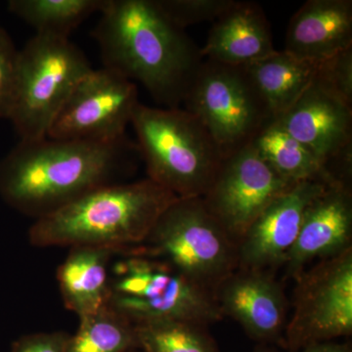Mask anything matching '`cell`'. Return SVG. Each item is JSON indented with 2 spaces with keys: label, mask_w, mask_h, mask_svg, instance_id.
Returning a JSON list of instances; mask_svg holds the SVG:
<instances>
[{
  "label": "cell",
  "mask_w": 352,
  "mask_h": 352,
  "mask_svg": "<svg viewBox=\"0 0 352 352\" xmlns=\"http://www.w3.org/2000/svg\"><path fill=\"white\" fill-rule=\"evenodd\" d=\"M92 36L103 67L146 88L164 108H179L204 61L201 48L157 0H105Z\"/></svg>",
  "instance_id": "cell-1"
},
{
  "label": "cell",
  "mask_w": 352,
  "mask_h": 352,
  "mask_svg": "<svg viewBox=\"0 0 352 352\" xmlns=\"http://www.w3.org/2000/svg\"><path fill=\"white\" fill-rule=\"evenodd\" d=\"M138 144L46 138L20 140L0 161V196L22 214L39 219L135 164Z\"/></svg>",
  "instance_id": "cell-2"
},
{
  "label": "cell",
  "mask_w": 352,
  "mask_h": 352,
  "mask_svg": "<svg viewBox=\"0 0 352 352\" xmlns=\"http://www.w3.org/2000/svg\"><path fill=\"white\" fill-rule=\"evenodd\" d=\"M178 199L149 178L90 190L36 219L29 230L34 247L88 245L116 252L140 247L164 210Z\"/></svg>",
  "instance_id": "cell-3"
},
{
  "label": "cell",
  "mask_w": 352,
  "mask_h": 352,
  "mask_svg": "<svg viewBox=\"0 0 352 352\" xmlns=\"http://www.w3.org/2000/svg\"><path fill=\"white\" fill-rule=\"evenodd\" d=\"M131 126L148 177L177 198H201L224 156L200 120L182 108H155L139 102Z\"/></svg>",
  "instance_id": "cell-4"
},
{
  "label": "cell",
  "mask_w": 352,
  "mask_h": 352,
  "mask_svg": "<svg viewBox=\"0 0 352 352\" xmlns=\"http://www.w3.org/2000/svg\"><path fill=\"white\" fill-rule=\"evenodd\" d=\"M110 266L109 307L134 325L159 320H221L214 292L192 281L173 264L138 248L117 252Z\"/></svg>",
  "instance_id": "cell-5"
},
{
  "label": "cell",
  "mask_w": 352,
  "mask_h": 352,
  "mask_svg": "<svg viewBox=\"0 0 352 352\" xmlns=\"http://www.w3.org/2000/svg\"><path fill=\"white\" fill-rule=\"evenodd\" d=\"M92 69L83 51L69 38L34 34L19 50L8 119L20 140L46 138L74 88Z\"/></svg>",
  "instance_id": "cell-6"
},
{
  "label": "cell",
  "mask_w": 352,
  "mask_h": 352,
  "mask_svg": "<svg viewBox=\"0 0 352 352\" xmlns=\"http://www.w3.org/2000/svg\"><path fill=\"white\" fill-rule=\"evenodd\" d=\"M138 248L212 292L239 266L237 244L201 198L176 199Z\"/></svg>",
  "instance_id": "cell-7"
},
{
  "label": "cell",
  "mask_w": 352,
  "mask_h": 352,
  "mask_svg": "<svg viewBox=\"0 0 352 352\" xmlns=\"http://www.w3.org/2000/svg\"><path fill=\"white\" fill-rule=\"evenodd\" d=\"M183 104L224 157L242 149L274 120L244 66L204 59Z\"/></svg>",
  "instance_id": "cell-8"
},
{
  "label": "cell",
  "mask_w": 352,
  "mask_h": 352,
  "mask_svg": "<svg viewBox=\"0 0 352 352\" xmlns=\"http://www.w3.org/2000/svg\"><path fill=\"white\" fill-rule=\"evenodd\" d=\"M281 346L288 352L352 333V248L323 259L295 280Z\"/></svg>",
  "instance_id": "cell-9"
},
{
  "label": "cell",
  "mask_w": 352,
  "mask_h": 352,
  "mask_svg": "<svg viewBox=\"0 0 352 352\" xmlns=\"http://www.w3.org/2000/svg\"><path fill=\"white\" fill-rule=\"evenodd\" d=\"M138 104L135 83L105 67L92 69L69 94L47 138L91 142L120 140L126 138Z\"/></svg>",
  "instance_id": "cell-10"
},
{
  "label": "cell",
  "mask_w": 352,
  "mask_h": 352,
  "mask_svg": "<svg viewBox=\"0 0 352 352\" xmlns=\"http://www.w3.org/2000/svg\"><path fill=\"white\" fill-rule=\"evenodd\" d=\"M294 184L278 175L250 143L224 157L201 199L238 245L264 208Z\"/></svg>",
  "instance_id": "cell-11"
},
{
  "label": "cell",
  "mask_w": 352,
  "mask_h": 352,
  "mask_svg": "<svg viewBox=\"0 0 352 352\" xmlns=\"http://www.w3.org/2000/svg\"><path fill=\"white\" fill-rule=\"evenodd\" d=\"M328 185L319 180L298 182L271 201L238 244V268L272 271L283 266L308 207Z\"/></svg>",
  "instance_id": "cell-12"
},
{
  "label": "cell",
  "mask_w": 352,
  "mask_h": 352,
  "mask_svg": "<svg viewBox=\"0 0 352 352\" xmlns=\"http://www.w3.org/2000/svg\"><path fill=\"white\" fill-rule=\"evenodd\" d=\"M222 318L230 317L259 344H281L289 300L270 271L237 268L214 289Z\"/></svg>",
  "instance_id": "cell-13"
},
{
  "label": "cell",
  "mask_w": 352,
  "mask_h": 352,
  "mask_svg": "<svg viewBox=\"0 0 352 352\" xmlns=\"http://www.w3.org/2000/svg\"><path fill=\"white\" fill-rule=\"evenodd\" d=\"M351 186L329 184L305 212L298 239L285 261V274L295 281L314 263L351 249Z\"/></svg>",
  "instance_id": "cell-14"
},
{
  "label": "cell",
  "mask_w": 352,
  "mask_h": 352,
  "mask_svg": "<svg viewBox=\"0 0 352 352\" xmlns=\"http://www.w3.org/2000/svg\"><path fill=\"white\" fill-rule=\"evenodd\" d=\"M276 122L323 163L352 150V106L314 78Z\"/></svg>",
  "instance_id": "cell-15"
},
{
  "label": "cell",
  "mask_w": 352,
  "mask_h": 352,
  "mask_svg": "<svg viewBox=\"0 0 352 352\" xmlns=\"http://www.w3.org/2000/svg\"><path fill=\"white\" fill-rule=\"evenodd\" d=\"M352 47L351 0H308L289 20L285 51L319 64Z\"/></svg>",
  "instance_id": "cell-16"
},
{
  "label": "cell",
  "mask_w": 352,
  "mask_h": 352,
  "mask_svg": "<svg viewBox=\"0 0 352 352\" xmlns=\"http://www.w3.org/2000/svg\"><path fill=\"white\" fill-rule=\"evenodd\" d=\"M272 32L263 8L256 2L235 0L212 23L204 59L231 66H245L274 53Z\"/></svg>",
  "instance_id": "cell-17"
},
{
  "label": "cell",
  "mask_w": 352,
  "mask_h": 352,
  "mask_svg": "<svg viewBox=\"0 0 352 352\" xmlns=\"http://www.w3.org/2000/svg\"><path fill=\"white\" fill-rule=\"evenodd\" d=\"M116 254L105 248H69L68 256L58 268L57 280L65 307L78 318L107 305L110 263Z\"/></svg>",
  "instance_id": "cell-18"
},
{
  "label": "cell",
  "mask_w": 352,
  "mask_h": 352,
  "mask_svg": "<svg viewBox=\"0 0 352 352\" xmlns=\"http://www.w3.org/2000/svg\"><path fill=\"white\" fill-rule=\"evenodd\" d=\"M274 120L289 110L314 82L318 64L275 51L244 66Z\"/></svg>",
  "instance_id": "cell-19"
},
{
  "label": "cell",
  "mask_w": 352,
  "mask_h": 352,
  "mask_svg": "<svg viewBox=\"0 0 352 352\" xmlns=\"http://www.w3.org/2000/svg\"><path fill=\"white\" fill-rule=\"evenodd\" d=\"M251 144L278 175L292 183L319 180L333 184L314 153L273 120L252 138Z\"/></svg>",
  "instance_id": "cell-20"
},
{
  "label": "cell",
  "mask_w": 352,
  "mask_h": 352,
  "mask_svg": "<svg viewBox=\"0 0 352 352\" xmlns=\"http://www.w3.org/2000/svg\"><path fill=\"white\" fill-rule=\"evenodd\" d=\"M104 3L105 0H10L8 9L36 34L69 38L78 25L100 12Z\"/></svg>",
  "instance_id": "cell-21"
},
{
  "label": "cell",
  "mask_w": 352,
  "mask_h": 352,
  "mask_svg": "<svg viewBox=\"0 0 352 352\" xmlns=\"http://www.w3.org/2000/svg\"><path fill=\"white\" fill-rule=\"evenodd\" d=\"M132 349H139L135 325L107 305L80 317L78 331L69 336L66 352H126Z\"/></svg>",
  "instance_id": "cell-22"
},
{
  "label": "cell",
  "mask_w": 352,
  "mask_h": 352,
  "mask_svg": "<svg viewBox=\"0 0 352 352\" xmlns=\"http://www.w3.org/2000/svg\"><path fill=\"white\" fill-rule=\"evenodd\" d=\"M143 352H220L208 326L191 321L159 320L135 325Z\"/></svg>",
  "instance_id": "cell-23"
},
{
  "label": "cell",
  "mask_w": 352,
  "mask_h": 352,
  "mask_svg": "<svg viewBox=\"0 0 352 352\" xmlns=\"http://www.w3.org/2000/svg\"><path fill=\"white\" fill-rule=\"evenodd\" d=\"M235 0H157L173 24L185 30L200 23H214Z\"/></svg>",
  "instance_id": "cell-24"
},
{
  "label": "cell",
  "mask_w": 352,
  "mask_h": 352,
  "mask_svg": "<svg viewBox=\"0 0 352 352\" xmlns=\"http://www.w3.org/2000/svg\"><path fill=\"white\" fill-rule=\"evenodd\" d=\"M315 78L352 106V47L319 63Z\"/></svg>",
  "instance_id": "cell-25"
},
{
  "label": "cell",
  "mask_w": 352,
  "mask_h": 352,
  "mask_svg": "<svg viewBox=\"0 0 352 352\" xmlns=\"http://www.w3.org/2000/svg\"><path fill=\"white\" fill-rule=\"evenodd\" d=\"M19 50L6 30L0 28V119H9L15 94Z\"/></svg>",
  "instance_id": "cell-26"
},
{
  "label": "cell",
  "mask_w": 352,
  "mask_h": 352,
  "mask_svg": "<svg viewBox=\"0 0 352 352\" xmlns=\"http://www.w3.org/2000/svg\"><path fill=\"white\" fill-rule=\"evenodd\" d=\"M69 336L65 332L23 336L13 342L11 352H66Z\"/></svg>",
  "instance_id": "cell-27"
},
{
  "label": "cell",
  "mask_w": 352,
  "mask_h": 352,
  "mask_svg": "<svg viewBox=\"0 0 352 352\" xmlns=\"http://www.w3.org/2000/svg\"><path fill=\"white\" fill-rule=\"evenodd\" d=\"M292 352H351V347L347 344L325 342L309 344V346L302 347L298 351Z\"/></svg>",
  "instance_id": "cell-28"
},
{
  "label": "cell",
  "mask_w": 352,
  "mask_h": 352,
  "mask_svg": "<svg viewBox=\"0 0 352 352\" xmlns=\"http://www.w3.org/2000/svg\"><path fill=\"white\" fill-rule=\"evenodd\" d=\"M254 352H279L276 351V349L271 347L270 344H258V346L256 347Z\"/></svg>",
  "instance_id": "cell-29"
},
{
  "label": "cell",
  "mask_w": 352,
  "mask_h": 352,
  "mask_svg": "<svg viewBox=\"0 0 352 352\" xmlns=\"http://www.w3.org/2000/svg\"><path fill=\"white\" fill-rule=\"evenodd\" d=\"M126 352H143V351H141L140 349H129V351H127Z\"/></svg>",
  "instance_id": "cell-30"
}]
</instances>
